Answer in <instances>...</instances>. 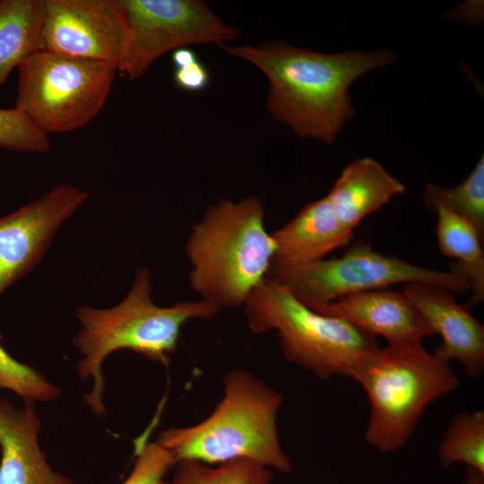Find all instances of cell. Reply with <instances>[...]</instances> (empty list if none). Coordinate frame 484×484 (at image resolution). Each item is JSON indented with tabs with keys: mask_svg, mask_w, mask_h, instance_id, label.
Segmentation results:
<instances>
[{
	"mask_svg": "<svg viewBox=\"0 0 484 484\" xmlns=\"http://www.w3.org/2000/svg\"><path fill=\"white\" fill-rule=\"evenodd\" d=\"M220 47L264 73L267 108L276 121L300 138L328 145L356 114L350 86L365 73L397 61L396 54L385 48L324 54L277 40Z\"/></svg>",
	"mask_w": 484,
	"mask_h": 484,
	"instance_id": "obj_1",
	"label": "cell"
},
{
	"mask_svg": "<svg viewBox=\"0 0 484 484\" xmlns=\"http://www.w3.org/2000/svg\"><path fill=\"white\" fill-rule=\"evenodd\" d=\"M219 312L218 307L203 299L157 306L151 300V274L145 267L135 271L131 288L119 304L106 309L79 307L75 315L82 328L73 338V345L82 359L77 370L82 380L90 376L93 379L91 391L83 395L85 402L97 416L105 414L101 366L109 354L129 350L168 365L182 326L190 320L210 319Z\"/></svg>",
	"mask_w": 484,
	"mask_h": 484,
	"instance_id": "obj_2",
	"label": "cell"
},
{
	"mask_svg": "<svg viewBox=\"0 0 484 484\" xmlns=\"http://www.w3.org/2000/svg\"><path fill=\"white\" fill-rule=\"evenodd\" d=\"M264 221L263 203L246 196L219 200L194 223L185 250L189 285L201 299L220 310L244 306L267 276L274 255Z\"/></svg>",
	"mask_w": 484,
	"mask_h": 484,
	"instance_id": "obj_3",
	"label": "cell"
},
{
	"mask_svg": "<svg viewBox=\"0 0 484 484\" xmlns=\"http://www.w3.org/2000/svg\"><path fill=\"white\" fill-rule=\"evenodd\" d=\"M223 383V398L204 420L167 428L157 442L176 462L218 464L249 460L281 473L290 472L293 466L281 446L276 426L282 394L243 368L227 373Z\"/></svg>",
	"mask_w": 484,
	"mask_h": 484,
	"instance_id": "obj_4",
	"label": "cell"
},
{
	"mask_svg": "<svg viewBox=\"0 0 484 484\" xmlns=\"http://www.w3.org/2000/svg\"><path fill=\"white\" fill-rule=\"evenodd\" d=\"M350 378L360 384L370 403L365 438L381 453L402 448L427 407L459 385L449 364L423 345L379 348L359 362Z\"/></svg>",
	"mask_w": 484,
	"mask_h": 484,
	"instance_id": "obj_5",
	"label": "cell"
},
{
	"mask_svg": "<svg viewBox=\"0 0 484 484\" xmlns=\"http://www.w3.org/2000/svg\"><path fill=\"white\" fill-rule=\"evenodd\" d=\"M243 307L253 333L275 331L284 358L320 380L336 375L350 378L359 362L380 348L376 336L343 318L304 306L268 277Z\"/></svg>",
	"mask_w": 484,
	"mask_h": 484,
	"instance_id": "obj_6",
	"label": "cell"
},
{
	"mask_svg": "<svg viewBox=\"0 0 484 484\" xmlns=\"http://www.w3.org/2000/svg\"><path fill=\"white\" fill-rule=\"evenodd\" d=\"M15 108L44 134L86 125L102 109L117 68L43 49L19 66Z\"/></svg>",
	"mask_w": 484,
	"mask_h": 484,
	"instance_id": "obj_7",
	"label": "cell"
},
{
	"mask_svg": "<svg viewBox=\"0 0 484 484\" xmlns=\"http://www.w3.org/2000/svg\"><path fill=\"white\" fill-rule=\"evenodd\" d=\"M266 277L285 286L313 310L347 295L395 283L429 282L456 295L470 290L469 281L461 274L385 255L365 242L356 243L338 258L294 266L271 265Z\"/></svg>",
	"mask_w": 484,
	"mask_h": 484,
	"instance_id": "obj_8",
	"label": "cell"
},
{
	"mask_svg": "<svg viewBox=\"0 0 484 484\" xmlns=\"http://www.w3.org/2000/svg\"><path fill=\"white\" fill-rule=\"evenodd\" d=\"M128 30L117 69L130 80L143 76L161 56L193 44L221 46L240 35L201 0H117Z\"/></svg>",
	"mask_w": 484,
	"mask_h": 484,
	"instance_id": "obj_9",
	"label": "cell"
},
{
	"mask_svg": "<svg viewBox=\"0 0 484 484\" xmlns=\"http://www.w3.org/2000/svg\"><path fill=\"white\" fill-rule=\"evenodd\" d=\"M44 48L117 69L128 30L117 0H44Z\"/></svg>",
	"mask_w": 484,
	"mask_h": 484,
	"instance_id": "obj_10",
	"label": "cell"
},
{
	"mask_svg": "<svg viewBox=\"0 0 484 484\" xmlns=\"http://www.w3.org/2000/svg\"><path fill=\"white\" fill-rule=\"evenodd\" d=\"M88 199L70 185H58L0 218V298L47 253L56 231Z\"/></svg>",
	"mask_w": 484,
	"mask_h": 484,
	"instance_id": "obj_11",
	"label": "cell"
},
{
	"mask_svg": "<svg viewBox=\"0 0 484 484\" xmlns=\"http://www.w3.org/2000/svg\"><path fill=\"white\" fill-rule=\"evenodd\" d=\"M442 338L434 355L449 364H462L469 378L484 371V325L466 305L457 303L446 289L429 282L405 283L402 291Z\"/></svg>",
	"mask_w": 484,
	"mask_h": 484,
	"instance_id": "obj_12",
	"label": "cell"
},
{
	"mask_svg": "<svg viewBox=\"0 0 484 484\" xmlns=\"http://www.w3.org/2000/svg\"><path fill=\"white\" fill-rule=\"evenodd\" d=\"M325 315L343 318L370 334L384 337L390 348L422 345L436 334L424 315L402 292L370 290L341 297L314 309Z\"/></svg>",
	"mask_w": 484,
	"mask_h": 484,
	"instance_id": "obj_13",
	"label": "cell"
},
{
	"mask_svg": "<svg viewBox=\"0 0 484 484\" xmlns=\"http://www.w3.org/2000/svg\"><path fill=\"white\" fill-rule=\"evenodd\" d=\"M23 402L17 409L0 398V484H73L48 463L38 441L35 404Z\"/></svg>",
	"mask_w": 484,
	"mask_h": 484,
	"instance_id": "obj_14",
	"label": "cell"
},
{
	"mask_svg": "<svg viewBox=\"0 0 484 484\" xmlns=\"http://www.w3.org/2000/svg\"><path fill=\"white\" fill-rule=\"evenodd\" d=\"M353 232L340 222L326 195L306 204L291 220L271 233L275 246L271 265H302L324 259L346 246Z\"/></svg>",
	"mask_w": 484,
	"mask_h": 484,
	"instance_id": "obj_15",
	"label": "cell"
},
{
	"mask_svg": "<svg viewBox=\"0 0 484 484\" xmlns=\"http://www.w3.org/2000/svg\"><path fill=\"white\" fill-rule=\"evenodd\" d=\"M404 192L403 184L378 161L363 157L342 169L327 196L340 222L354 231L366 216Z\"/></svg>",
	"mask_w": 484,
	"mask_h": 484,
	"instance_id": "obj_16",
	"label": "cell"
},
{
	"mask_svg": "<svg viewBox=\"0 0 484 484\" xmlns=\"http://www.w3.org/2000/svg\"><path fill=\"white\" fill-rule=\"evenodd\" d=\"M44 0L0 1V87L11 72L45 49Z\"/></svg>",
	"mask_w": 484,
	"mask_h": 484,
	"instance_id": "obj_17",
	"label": "cell"
},
{
	"mask_svg": "<svg viewBox=\"0 0 484 484\" xmlns=\"http://www.w3.org/2000/svg\"><path fill=\"white\" fill-rule=\"evenodd\" d=\"M436 238L440 251L455 259L450 271L465 277L472 290L470 305L484 299V254L481 240L476 229L465 219L436 206Z\"/></svg>",
	"mask_w": 484,
	"mask_h": 484,
	"instance_id": "obj_18",
	"label": "cell"
},
{
	"mask_svg": "<svg viewBox=\"0 0 484 484\" xmlns=\"http://www.w3.org/2000/svg\"><path fill=\"white\" fill-rule=\"evenodd\" d=\"M423 203L429 209L442 206L468 220L484 238V155L462 183L454 187L428 184Z\"/></svg>",
	"mask_w": 484,
	"mask_h": 484,
	"instance_id": "obj_19",
	"label": "cell"
},
{
	"mask_svg": "<svg viewBox=\"0 0 484 484\" xmlns=\"http://www.w3.org/2000/svg\"><path fill=\"white\" fill-rule=\"evenodd\" d=\"M170 480L160 484H272L273 471L249 460L209 464L181 460L174 465Z\"/></svg>",
	"mask_w": 484,
	"mask_h": 484,
	"instance_id": "obj_20",
	"label": "cell"
},
{
	"mask_svg": "<svg viewBox=\"0 0 484 484\" xmlns=\"http://www.w3.org/2000/svg\"><path fill=\"white\" fill-rule=\"evenodd\" d=\"M438 455L444 468L462 462L484 473V411L455 415L443 434Z\"/></svg>",
	"mask_w": 484,
	"mask_h": 484,
	"instance_id": "obj_21",
	"label": "cell"
},
{
	"mask_svg": "<svg viewBox=\"0 0 484 484\" xmlns=\"http://www.w3.org/2000/svg\"><path fill=\"white\" fill-rule=\"evenodd\" d=\"M6 389L23 402H48L56 399L61 389L32 367L13 359L0 344V390Z\"/></svg>",
	"mask_w": 484,
	"mask_h": 484,
	"instance_id": "obj_22",
	"label": "cell"
},
{
	"mask_svg": "<svg viewBox=\"0 0 484 484\" xmlns=\"http://www.w3.org/2000/svg\"><path fill=\"white\" fill-rule=\"evenodd\" d=\"M0 147L22 152H46L48 135L19 109L0 108Z\"/></svg>",
	"mask_w": 484,
	"mask_h": 484,
	"instance_id": "obj_23",
	"label": "cell"
},
{
	"mask_svg": "<svg viewBox=\"0 0 484 484\" xmlns=\"http://www.w3.org/2000/svg\"><path fill=\"white\" fill-rule=\"evenodd\" d=\"M134 454L133 470L122 484H160L177 462L170 451L148 442L146 436L135 442Z\"/></svg>",
	"mask_w": 484,
	"mask_h": 484,
	"instance_id": "obj_24",
	"label": "cell"
},
{
	"mask_svg": "<svg viewBox=\"0 0 484 484\" xmlns=\"http://www.w3.org/2000/svg\"><path fill=\"white\" fill-rule=\"evenodd\" d=\"M174 81L179 89L196 92L207 87L210 74L205 65L198 59L187 66L175 68Z\"/></svg>",
	"mask_w": 484,
	"mask_h": 484,
	"instance_id": "obj_25",
	"label": "cell"
},
{
	"mask_svg": "<svg viewBox=\"0 0 484 484\" xmlns=\"http://www.w3.org/2000/svg\"><path fill=\"white\" fill-rule=\"evenodd\" d=\"M196 60H198V57L195 52L187 47L177 48L172 54V61L175 68L187 66Z\"/></svg>",
	"mask_w": 484,
	"mask_h": 484,
	"instance_id": "obj_26",
	"label": "cell"
},
{
	"mask_svg": "<svg viewBox=\"0 0 484 484\" xmlns=\"http://www.w3.org/2000/svg\"><path fill=\"white\" fill-rule=\"evenodd\" d=\"M465 477L462 484H484V473L466 467Z\"/></svg>",
	"mask_w": 484,
	"mask_h": 484,
	"instance_id": "obj_27",
	"label": "cell"
}]
</instances>
